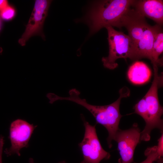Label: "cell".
Here are the masks:
<instances>
[{
	"instance_id": "1",
	"label": "cell",
	"mask_w": 163,
	"mask_h": 163,
	"mask_svg": "<svg viewBox=\"0 0 163 163\" xmlns=\"http://www.w3.org/2000/svg\"><path fill=\"white\" fill-rule=\"evenodd\" d=\"M134 0H104L93 2L85 14L75 20L89 27L88 37L107 26L120 28L121 19L131 6Z\"/></svg>"
},
{
	"instance_id": "2",
	"label": "cell",
	"mask_w": 163,
	"mask_h": 163,
	"mask_svg": "<svg viewBox=\"0 0 163 163\" xmlns=\"http://www.w3.org/2000/svg\"><path fill=\"white\" fill-rule=\"evenodd\" d=\"M69 93V96L62 97L61 99L73 102L88 110L94 117L96 123L101 125L107 130L108 134L107 140L108 147L111 148L112 141L114 140L116 133L120 129V121L123 116L120 112L121 101L123 98L129 96V89L126 86L123 87L119 91L120 96L116 101L110 104L104 106L89 104L85 99L80 97V92L75 88L70 89Z\"/></svg>"
},
{
	"instance_id": "3",
	"label": "cell",
	"mask_w": 163,
	"mask_h": 163,
	"mask_svg": "<svg viewBox=\"0 0 163 163\" xmlns=\"http://www.w3.org/2000/svg\"><path fill=\"white\" fill-rule=\"evenodd\" d=\"M158 68H153V82L144 97L147 104L148 114L145 128L141 132V141H149L151 132L154 129H158L161 133H163V122L161 117L163 113V108L159 103L158 91V88L163 85V77L162 74H158Z\"/></svg>"
},
{
	"instance_id": "4",
	"label": "cell",
	"mask_w": 163,
	"mask_h": 163,
	"mask_svg": "<svg viewBox=\"0 0 163 163\" xmlns=\"http://www.w3.org/2000/svg\"><path fill=\"white\" fill-rule=\"evenodd\" d=\"M106 28L107 31L109 51L107 57L102 58L104 67L110 69H113L118 66L117 59H130L132 54V42L128 35L123 32L116 30L111 26Z\"/></svg>"
},
{
	"instance_id": "5",
	"label": "cell",
	"mask_w": 163,
	"mask_h": 163,
	"mask_svg": "<svg viewBox=\"0 0 163 163\" xmlns=\"http://www.w3.org/2000/svg\"><path fill=\"white\" fill-rule=\"evenodd\" d=\"M81 117L85 132L82 141L78 144L83 157L80 163H100L103 159H109L110 155L101 145L97 135L96 125H90L82 114Z\"/></svg>"
},
{
	"instance_id": "6",
	"label": "cell",
	"mask_w": 163,
	"mask_h": 163,
	"mask_svg": "<svg viewBox=\"0 0 163 163\" xmlns=\"http://www.w3.org/2000/svg\"><path fill=\"white\" fill-rule=\"evenodd\" d=\"M37 125L26 121L17 119L12 121L9 128V139L11 146L6 149L4 152L7 156L16 154L21 156L20 151L29 146V142Z\"/></svg>"
},
{
	"instance_id": "7",
	"label": "cell",
	"mask_w": 163,
	"mask_h": 163,
	"mask_svg": "<svg viewBox=\"0 0 163 163\" xmlns=\"http://www.w3.org/2000/svg\"><path fill=\"white\" fill-rule=\"evenodd\" d=\"M141 132L137 123H135L128 129H119L116 133L114 140L118 144L120 159V163H132L133 162L135 148L140 142Z\"/></svg>"
},
{
	"instance_id": "8",
	"label": "cell",
	"mask_w": 163,
	"mask_h": 163,
	"mask_svg": "<svg viewBox=\"0 0 163 163\" xmlns=\"http://www.w3.org/2000/svg\"><path fill=\"white\" fill-rule=\"evenodd\" d=\"M51 2L47 0H35L25 31L18 41L21 46H25L29 39L34 35H39L45 38L43 27Z\"/></svg>"
},
{
	"instance_id": "9",
	"label": "cell",
	"mask_w": 163,
	"mask_h": 163,
	"mask_svg": "<svg viewBox=\"0 0 163 163\" xmlns=\"http://www.w3.org/2000/svg\"><path fill=\"white\" fill-rule=\"evenodd\" d=\"M131 7L122 17L120 28L125 27L128 31V35L132 42V53L134 48L149 24L144 16L135 8H131Z\"/></svg>"
},
{
	"instance_id": "10",
	"label": "cell",
	"mask_w": 163,
	"mask_h": 163,
	"mask_svg": "<svg viewBox=\"0 0 163 163\" xmlns=\"http://www.w3.org/2000/svg\"><path fill=\"white\" fill-rule=\"evenodd\" d=\"M132 6L145 17H147L161 26L163 24V1L134 0Z\"/></svg>"
},
{
	"instance_id": "11",
	"label": "cell",
	"mask_w": 163,
	"mask_h": 163,
	"mask_svg": "<svg viewBox=\"0 0 163 163\" xmlns=\"http://www.w3.org/2000/svg\"><path fill=\"white\" fill-rule=\"evenodd\" d=\"M157 26V24L148 25L134 48L130 59L134 60L146 58L152 62L153 43Z\"/></svg>"
},
{
	"instance_id": "12",
	"label": "cell",
	"mask_w": 163,
	"mask_h": 163,
	"mask_svg": "<svg viewBox=\"0 0 163 163\" xmlns=\"http://www.w3.org/2000/svg\"><path fill=\"white\" fill-rule=\"evenodd\" d=\"M127 75L129 79L132 83L140 85L145 84L149 80L151 72L144 62L136 61L129 67Z\"/></svg>"
},
{
	"instance_id": "13",
	"label": "cell",
	"mask_w": 163,
	"mask_h": 163,
	"mask_svg": "<svg viewBox=\"0 0 163 163\" xmlns=\"http://www.w3.org/2000/svg\"><path fill=\"white\" fill-rule=\"evenodd\" d=\"M163 51V33L161 26L157 25L153 41L152 59L153 67L163 65L162 59H159Z\"/></svg>"
},
{
	"instance_id": "14",
	"label": "cell",
	"mask_w": 163,
	"mask_h": 163,
	"mask_svg": "<svg viewBox=\"0 0 163 163\" xmlns=\"http://www.w3.org/2000/svg\"><path fill=\"white\" fill-rule=\"evenodd\" d=\"M134 113L141 116L145 122L148 117V110L146 103L144 97L140 100L134 107Z\"/></svg>"
},
{
	"instance_id": "15",
	"label": "cell",
	"mask_w": 163,
	"mask_h": 163,
	"mask_svg": "<svg viewBox=\"0 0 163 163\" xmlns=\"http://www.w3.org/2000/svg\"><path fill=\"white\" fill-rule=\"evenodd\" d=\"M146 159L140 163H153L161 158H160L157 152V146H154L147 148L145 152Z\"/></svg>"
},
{
	"instance_id": "16",
	"label": "cell",
	"mask_w": 163,
	"mask_h": 163,
	"mask_svg": "<svg viewBox=\"0 0 163 163\" xmlns=\"http://www.w3.org/2000/svg\"><path fill=\"white\" fill-rule=\"evenodd\" d=\"M15 13L14 8L9 5L0 11L1 17L5 20L11 19L14 16Z\"/></svg>"
},
{
	"instance_id": "17",
	"label": "cell",
	"mask_w": 163,
	"mask_h": 163,
	"mask_svg": "<svg viewBox=\"0 0 163 163\" xmlns=\"http://www.w3.org/2000/svg\"><path fill=\"white\" fill-rule=\"evenodd\" d=\"M158 145L157 146V152L160 158H162L163 156V134L158 140Z\"/></svg>"
},
{
	"instance_id": "18",
	"label": "cell",
	"mask_w": 163,
	"mask_h": 163,
	"mask_svg": "<svg viewBox=\"0 0 163 163\" xmlns=\"http://www.w3.org/2000/svg\"><path fill=\"white\" fill-rule=\"evenodd\" d=\"M4 143V138L1 135L0 136V163H2V155Z\"/></svg>"
},
{
	"instance_id": "19",
	"label": "cell",
	"mask_w": 163,
	"mask_h": 163,
	"mask_svg": "<svg viewBox=\"0 0 163 163\" xmlns=\"http://www.w3.org/2000/svg\"><path fill=\"white\" fill-rule=\"evenodd\" d=\"M8 5V1L6 0H0V11Z\"/></svg>"
},
{
	"instance_id": "20",
	"label": "cell",
	"mask_w": 163,
	"mask_h": 163,
	"mask_svg": "<svg viewBox=\"0 0 163 163\" xmlns=\"http://www.w3.org/2000/svg\"><path fill=\"white\" fill-rule=\"evenodd\" d=\"M29 163H35L34 159L32 158H30L29 159Z\"/></svg>"
},
{
	"instance_id": "21",
	"label": "cell",
	"mask_w": 163,
	"mask_h": 163,
	"mask_svg": "<svg viewBox=\"0 0 163 163\" xmlns=\"http://www.w3.org/2000/svg\"><path fill=\"white\" fill-rule=\"evenodd\" d=\"M2 48L0 47V53L1 54L2 52Z\"/></svg>"
},
{
	"instance_id": "22",
	"label": "cell",
	"mask_w": 163,
	"mask_h": 163,
	"mask_svg": "<svg viewBox=\"0 0 163 163\" xmlns=\"http://www.w3.org/2000/svg\"><path fill=\"white\" fill-rule=\"evenodd\" d=\"M58 163H66V161H62L60 162H59Z\"/></svg>"
},
{
	"instance_id": "23",
	"label": "cell",
	"mask_w": 163,
	"mask_h": 163,
	"mask_svg": "<svg viewBox=\"0 0 163 163\" xmlns=\"http://www.w3.org/2000/svg\"><path fill=\"white\" fill-rule=\"evenodd\" d=\"M0 26H1V23H0Z\"/></svg>"
}]
</instances>
